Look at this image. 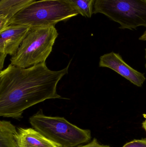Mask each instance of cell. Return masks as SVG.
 <instances>
[{"instance_id": "cell-1", "label": "cell", "mask_w": 146, "mask_h": 147, "mask_svg": "<svg viewBox=\"0 0 146 147\" xmlns=\"http://www.w3.org/2000/svg\"><path fill=\"white\" fill-rule=\"evenodd\" d=\"M71 61L59 71L45 62L27 68L10 64L0 72V116L19 120L27 109L47 99L62 98L57 87L68 73Z\"/></svg>"}, {"instance_id": "cell-2", "label": "cell", "mask_w": 146, "mask_h": 147, "mask_svg": "<svg viewBox=\"0 0 146 147\" xmlns=\"http://www.w3.org/2000/svg\"><path fill=\"white\" fill-rule=\"evenodd\" d=\"M79 14L65 0L34 1L17 11L7 26L23 25L31 27L55 26Z\"/></svg>"}, {"instance_id": "cell-3", "label": "cell", "mask_w": 146, "mask_h": 147, "mask_svg": "<svg viewBox=\"0 0 146 147\" xmlns=\"http://www.w3.org/2000/svg\"><path fill=\"white\" fill-rule=\"evenodd\" d=\"M33 129L61 147H77L91 139V131L80 128L64 117L45 115L40 109L29 118Z\"/></svg>"}, {"instance_id": "cell-4", "label": "cell", "mask_w": 146, "mask_h": 147, "mask_svg": "<svg viewBox=\"0 0 146 147\" xmlns=\"http://www.w3.org/2000/svg\"><path fill=\"white\" fill-rule=\"evenodd\" d=\"M58 36L54 26L31 28L16 54L10 59L11 64L27 68L45 62Z\"/></svg>"}, {"instance_id": "cell-5", "label": "cell", "mask_w": 146, "mask_h": 147, "mask_svg": "<svg viewBox=\"0 0 146 147\" xmlns=\"http://www.w3.org/2000/svg\"><path fill=\"white\" fill-rule=\"evenodd\" d=\"M93 13H101L121 29L146 27V0H95Z\"/></svg>"}, {"instance_id": "cell-6", "label": "cell", "mask_w": 146, "mask_h": 147, "mask_svg": "<svg viewBox=\"0 0 146 147\" xmlns=\"http://www.w3.org/2000/svg\"><path fill=\"white\" fill-rule=\"evenodd\" d=\"M31 27L13 25L0 31V70H2L7 55H15Z\"/></svg>"}, {"instance_id": "cell-7", "label": "cell", "mask_w": 146, "mask_h": 147, "mask_svg": "<svg viewBox=\"0 0 146 147\" xmlns=\"http://www.w3.org/2000/svg\"><path fill=\"white\" fill-rule=\"evenodd\" d=\"M99 66L111 69L138 87H141L145 81L144 74L128 65L119 53H106L100 57Z\"/></svg>"}, {"instance_id": "cell-8", "label": "cell", "mask_w": 146, "mask_h": 147, "mask_svg": "<svg viewBox=\"0 0 146 147\" xmlns=\"http://www.w3.org/2000/svg\"><path fill=\"white\" fill-rule=\"evenodd\" d=\"M18 133L19 147H61L34 129L19 128Z\"/></svg>"}, {"instance_id": "cell-9", "label": "cell", "mask_w": 146, "mask_h": 147, "mask_svg": "<svg viewBox=\"0 0 146 147\" xmlns=\"http://www.w3.org/2000/svg\"><path fill=\"white\" fill-rule=\"evenodd\" d=\"M18 136V130L10 121H0V147H19Z\"/></svg>"}, {"instance_id": "cell-10", "label": "cell", "mask_w": 146, "mask_h": 147, "mask_svg": "<svg viewBox=\"0 0 146 147\" xmlns=\"http://www.w3.org/2000/svg\"><path fill=\"white\" fill-rule=\"evenodd\" d=\"M34 1L35 0H1L0 14L5 16L9 20L17 11Z\"/></svg>"}, {"instance_id": "cell-11", "label": "cell", "mask_w": 146, "mask_h": 147, "mask_svg": "<svg viewBox=\"0 0 146 147\" xmlns=\"http://www.w3.org/2000/svg\"><path fill=\"white\" fill-rule=\"evenodd\" d=\"M78 13L91 18L93 13L95 0H65Z\"/></svg>"}, {"instance_id": "cell-12", "label": "cell", "mask_w": 146, "mask_h": 147, "mask_svg": "<svg viewBox=\"0 0 146 147\" xmlns=\"http://www.w3.org/2000/svg\"><path fill=\"white\" fill-rule=\"evenodd\" d=\"M122 147H146V139L134 140L126 143Z\"/></svg>"}, {"instance_id": "cell-13", "label": "cell", "mask_w": 146, "mask_h": 147, "mask_svg": "<svg viewBox=\"0 0 146 147\" xmlns=\"http://www.w3.org/2000/svg\"><path fill=\"white\" fill-rule=\"evenodd\" d=\"M77 147H111L108 145H102L100 144L96 138H94L93 140L88 144Z\"/></svg>"}, {"instance_id": "cell-14", "label": "cell", "mask_w": 146, "mask_h": 147, "mask_svg": "<svg viewBox=\"0 0 146 147\" xmlns=\"http://www.w3.org/2000/svg\"><path fill=\"white\" fill-rule=\"evenodd\" d=\"M139 40L142 41H146V30L144 32V33L139 38Z\"/></svg>"}, {"instance_id": "cell-15", "label": "cell", "mask_w": 146, "mask_h": 147, "mask_svg": "<svg viewBox=\"0 0 146 147\" xmlns=\"http://www.w3.org/2000/svg\"><path fill=\"white\" fill-rule=\"evenodd\" d=\"M142 127L145 129V131L146 132V119L142 123Z\"/></svg>"}, {"instance_id": "cell-16", "label": "cell", "mask_w": 146, "mask_h": 147, "mask_svg": "<svg viewBox=\"0 0 146 147\" xmlns=\"http://www.w3.org/2000/svg\"><path fill=\"white\" fill-rule=\"evenodd\" d=\"M145 59H146L145 68H146V49L145 50Z\"/></svg>"}]
</instances>
